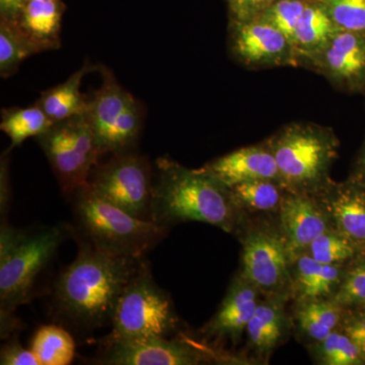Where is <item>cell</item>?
Wrapping results in <instances>:
<instances>
[{"instance_id":"obj_21","label":"cell","mask_w":365,"mask_h":365,"mask_svg":"<svg viewBox=\"0 0 365 365\" xmlns=\"http://www.w3.org/2000/svg\"><path fill=\"white\" fill-rule=\"evenodd\" d=\"M344 312L333 299L294 300L292 325L307 345L314 344L340 329Z\"/></svg>"},{"instance_id":"obj_33","label":"cell","mask_w":365,"mask_h":365,"mask_svg":"<svg viewBox=\"0 0 365 365\" xmlns=\"http://www.w3.org/2000/svg\"><path fill=\"white\" fill-rule=\"evenodd\" d=\"M340 330L357 346L365 360V309H345Z\"/></svg>"},{"instance_id":"obj_27","label":"cell","mask_w":365,"mask_h":365,"mask_svg":"<svg viewBox=\"0 0 365 365\" xmlns=\"http://www.w3.org/2000/svg\"><path fill=\"white\" fill-rule=\"evenodd\" d=\"M41 50L24 33L16 21L0 20V76L7 78L18 71L21 62Z\"/></svg>"},{"instance_id":"obj_24","label":"cell","mask_w":365,"mask_h":365,"mask_svg":"<svg viewBox=\"0 0 365 365\" xmlns=\"http://www.w3.org/2000/svg\"><path fill=\"white\" fill-rule=\"evenodd\" d=\"M230 191L235 205L247 218L248 215L278 216L289 190L277 180H254L235 185Z\"/></svg>"},{"instance_id":"obj_12","label":"cell","mask_w":365,"mask_h":365,"mask_svg":"<svg viewBox=\"0 0 365 365\" xmlns=\"http://www.w3.org/2000/svg\"><path fill=\"white\" fill-rule=\"evenodd\" d=\"M232 45L235 56L247 66H287L297 59L287 36L259 19L235 21Z\"/></svg>"},{"instance_id":"obj_17","label":"cell","mask_w":365,"mask_h":365,"mask_svg":"<svg viewBox=\"0 0 365 365\" xmlns=\"http://www.w3.org/2000/svg\"><path fill=\"white\" fill-rule=\"evenodd\" d=\"M203 169L228 188L254 180L281 182L277 163L267 143L232 151L206 163Z\"/></svg>"},{"instance_id":"obj_3","label":"cell","mask_w":365,"mask_h":365,"mask_svg":"<svg viewBox=\"0 0 365 365\" xmlns=\"http://www.w3.org/2000/svg\"><path fill=\"white\" fill-rule=\"evenodd\" d=\"M69 237L71 225L57 223L34 228H16L1 222L0 228V333L13 335L20 322L19 307L33 297L41 274Z\"/></svg>"},{"instance_id":"obj_23","label":"cell","mask_w":365,"mask_h":365,"mask_svg":"<svg viewBox=\"0 0 365 365\" xmlns=\"http://www.w3.org/2000/svg\"><path fill=\"white\" fill-rule=\"evenodd\" d=\"M337 31L324 4L309 2L295 29L292 45L297 56L313 60Z\"/></svg>"},{"instance_id":"obj_35","label":"cell","mask_w":365,"mask_h":365,"mask_svg":"<svg viewBox=\"0 0 365 365\" xmlns=\"http://www.w3.org/2000/svg\"><path fill=\"white\" fill-rule=\"evenodd\" d=\"M273 0H230L235 21H249L259 18Z\"/></svg>"},{"instance_id":"obj_36","label":"cell","mask_w":365,"mask_h":365,"mask_svg":"<svg viewBox=\"0 0 365 365\" xmlns=\"http://www.w3.org/2000/svg\"><path fill=\"white\" fill-rule=\"evenodd\" d=\"M11 150H7L2 153L0 160V215L1 222H6L7 213L11 208V185L9 178V153Z\"/></svg>"},{"instance_id":"obj_25","label":"cell","mask_w":365,"mask_h":365,"mask_svg":"<svg viewBox=\"0 0 365 365\" xmlns=\"http://www.w3.org/2000/svg\"><path fill=\"white\" fill-rule=\"evenodd\" d=\"M76 347L71 331L57 323L40 327L31 342V350L40 365L71 364Z\"/></svg>"},{"instance_id":"obj_7","label":"cell","mask_w":365,"mask_h":365,"mask_svg":"<svg viewBox=\"0 0 365 365\" xmlns=\"http://www.w3.org/2000/svg\"><path fill=\"white\" fill-rule=\"evenodd\" d=\"M37 143L67 198L88 184L91 173L104 157L86 114L53 123L37 137Z\"/></svg>"},{"instance_id":"obj_29","label":"cell","mask_w":365,"mask_h":365,"mask_svg":"<svg viewBox=\"0 0 365 365\" xmlns=\"http://www.w3.org/2000/svg\"><path fill=\"white\" fill-rule=\"evenodd\" d=\"M304 253L319 263L340 266L348 265L362 254L350 240L332 227L319 235Z\"/></svg>"},{"instance_id":"obj_8","label":"cell","mask_w":365,"mask_h":365,"mask_svg":"<svg viewBox=\"0 0 365 365\" xmlns=\"http://www.w3.org/2000/svg\"><path fill=\"white\" fill-rule=\"evenodd\" d=\"M102 86L90 100L86 113L103 155L134 151L143 128V111L136 98L103 68Z\"/></svg>"},{"instance_id":"obj_15","label":"cell","mask_w":365,"mask_h":365,"mask_svg":"<svg viewBox=\"0 0 365 365\" xmlns=\"http://www.w3.org/2000/svg\"><path fill=\"white\" fill-rule=\"evenodd\" d=\"M278 225L294 258L304 253L331 223L316 196L288 191L278 213Z\"/></svg>"},{"instance_id":"obj_28","label":"cell","mask_w":365,"mask_h":365,"mask_svg":"<svg viewBox=\"0 0 365 365\" xmlns=\"http://www.w3.org/2000/svg\"><path fill=\"white\" fill-rule=\"evenodd\" d=\"M309 350L318 364L365 365V360L357 346L340 329L323 340L309 345Z\"/></svg>"},{"instance_id":"obj_37","label":"cell","mask_w":365,"mask_h":365,"mask_svg":"<svg viewBox=\"0 0 365 365\" xmlns=\"http://www.w3.org/2000/svg\"><path fill=\"white\" fill-rule=\"evenodd\" d=\"M26 0H0V20L16 21Z\"/></svg>"},{"instance_id":"obj_1","label":"cell","mask_w":365,"mask_h":365,"mask_svg":"<svg viewBox=\"0 0 365 365\" xmlns=\"http://www.w3.org/2000/svg\"><path fill=\"white\" fill-rule=\"evenodd\" d=\"M144 259L79 244L76 259L55 280L53 318L71 332L83 335L111 326L118 302Z\"/></svg>"},{"instance_id":"obj_16","label":"cell","mask_w":365,"mask_h":365,"mask_svg":"<svg viewBox=\"0 0 365 365\" xmlns=\"http://www.w3.org/2000/svg\"><path fill=\"white\" fill-rule=\"evenodd\" d=\"M312 61L334 83L359 88L365 83V32L337 31Z\"/></svg>"},{"instance_id":"obj_31","label":"cell","mask_w":365,"mask_h":365,"mask_svg":"<svg viewBox=\"0 0 365 365\" xmlns=\"http://www.w3.org/2000/svg\"><path fill=\"white\" fill-rule=\"evenodd\" d=\"M309 4L307 0H277L257 19L275 26L292 43L295 29Z\"/></svg>"},{"instance_id":"obj_2","label":"cell","mask_w":365,"mask_h":365,"mask_svg":"<svg viewBox=\"0 0 365 365\" xmlns=\"http://www.w3.org/2000/svg\"><path fill=\"white\" fill-rule=\"evenodd\" d=\"M150 220L169 230L178 223L198 222L235 234L247 218L235 205L230 188L203 168L191 170L169 158H158Z\"/></svg>"},{"instance_id":"obj_6","label":"cell","mask_w":365,"mask_h":365,"mask_svg":"<svg viewBox=\"0 0 365 365\" xmlns=\"http://www.w3.org/2000/svg\"><path fill=\"white\" fill-rule=\"evenodd\" d=\"M184 333L172 297L155 282L144 259L118 302L106 339L174 338Z\"/></svg>"},{"instance_id":"obj_32","label":"cell","mask_w":365,"mask_h":365,"mask_svg":"<svg viewBox=\"0 0 365 365\" xmlns=\"http://www.w3.org/2000/svg\"><path fill=\"white\" fill-rule=\"evenodd\" d=\"M322 4L338 30L365 32V0H323Z\"/></svg>"},{"instance_id":"obj_14","label":"cell","mask_w":365,"mask_h":365,"mask_svg":"<svg viewBox=\"0 0 365 365\" xmlns=\"http://www.w3.org/2000/svg\"><path fill=\"white\" fill-rule=\"evenodd\" d=\"M263 297L260 290L241 273L235 275L222 304L201 330L205 342H237L246 333L249 322Z\"/></svg>"},{"instance_id":"obj_9","label":"cell","mask_w":365,"mask_h":365,"mask_svg":"<svg viewBox=\"0 0 365 365\" xmlns=\"http://www.w3.org/2000/svg\"><path fill=\"white\" fill-rule=\"evenodd\" d=\"M155 165L144 155H112L91 173L88 186L97 195L135 217L150 220Z\"/></svg>"},{"instance_id":"obj_30","label":"cell","mask_w":365,"mask_h":365,"mask_svg":"<svg viewBox=\"0 0 365 365\" xmlns=\"http://www.w3.org/2000/svg\"><path fill=\"white\" fill-rule=\"evenodd\" d=\"M333 299L345 309H365V253L346 266L342 282Z\"/></svg>"},{"instance_id":"obj_20","label":"cell","mask_w":365,"mask_h":365,"mask_svg":"<svg viewBox=\"0 0 365 365\" xmlns=\"http://www.w3.org/2000/svg\"><path fill=\"white\" fill-rule=\"evenodd\" d=\"M62 0H26L16 23L41 52L61 47Z\"/></svg>"},{"instance_id":"obj_5","label":"cell","mask_w":365,"mask_h":365,"mask_svg":"<svg viewBox=\"0 0 365 365\" xmlns=\"http://www.w3.org/2000/svg\"><path fill=\"white\" fill-rule=\"evenodd\" d=\"M289 191L314 194L332 180L330 169L338 158L339 141L333 132L314 124L284 127L267 141Z\"/></svg>"},{"instance_id":"obj_38","label":"cell","mask_w":365,"mask_h":365,"mask_svg":"<svg viewBox=\"0 0 365 365\" xmlns=\"http://www.w3.org/2000/svg\"><path fill=\"white\" fill-rule=\"evenodd\" d=\"M356 177L359 178L361 181L365 182V144L364 150H362L361 155H360L359 158V173H357Z\"/></svg>"},{"instance_id":"obj_34","label":"cell","mask_w":365,"mask_h":365,"mask_svg":"<svg viewBox=\"0 0 365 365\" xmlns=\"http://www.w3.org/2000/svg\"><path fill=\"white\" fill-rule=\"evenodd\" d=\"M1 365H40L32 350L23 347L16 336H9L0 350Z\"/></svg>"},{"instance_id":"obj_13","label":"cell","mask_w":365,"mask_h":365,"mask_svg":"<svg viewBox=\"0 0 365 365\" xmlns=\"http://www.w3.org/2000/svg\"><path fill=\"white\" fill-rule=\"evenodd\" d=\"M314 196L331 227L365 253V182L356 176L345 182L331 181Z\"/></svg>"},{"instance_id":"obj_22","label":"cell","mask_w":365,"mask_h":365,"mask_svg":"<svg viewBox=\"0 0 365 365\" xmlns=\"http://www.w3.org/2000/svg\"><path fill=\"white\" fill-rule=\"evenodd\" d=\"M91 67L88 62L71 74L64 83L43 91L37 104L42 108L53 123L85 115L90 108V100L81 91V81Z\"/></svg>"},{"instance_id":"obj_18","label":"cell","mask_w":365,"mask_h":365,"mask_svg":"<svg viewBox=\"0 0 365 365\" xmlns=\"http://www.w3.org/2000/svg\"><path fill=\"white\" fill-rule=\"evenodd\" d=\"M289 299L292 297L287 294L265 295L249 322L246 330L249 348L259 359H267L294 329L292 314L287 312Z\"/></svg>"},{"instance_id":"obj_4","label":"cell","mask_w":365,"mask_h":365,"mask_svg":"<svg viewBox=\"0 0 365 365\" xmlns=\"http://www.w3.org/2000/svg\"><path fill=\"white\" fill-rule=\"evenodd\" d=\"M68 199L72 237L78 240V244L105 253L145 258L170 230L117 207L91 191L88 185L76 190Z\"/></svg>"},{"instance_id":"obj_11","label":"cell","mask_w":365,"mask_h":365,"mask_svg":"<svg viewBox=\"0 0 365 365\" xmlns=\"http://www.w3.org/2000/svg\"><path fill=\"white\" fill-rule=\"evenodd\" d=\"M215 348L186 334L174 338L103 339L93 364L102 365H199L215 359Z\"/></svg>"},{"instance_id":"obj_19","label":"cell","mask_w":365,"mask_h":365,"mask_svg":"<svg viewBox=\"0 0 365 365\" xmlns=\"http://www.w3.org/2000/svg\"><path fill=\"white\" fill-rule=\"evenodd\" d=\"M346 266L319 263L307 253L297 255L292 261V299H333Z\"/></svg>"},{"instance_id":"obj_26","label":"cell","mask_w":365,"mask_h":365,"mask_svg":"<svg viewBox=\"0 0 365 365\" xmlns=\"http://www.w3.org/2000/svg\"><path fill=\"white\" fill-rule=\"evenodd\" d=\"M53 122L37 103L26 108H9L2 110L0 129L11 140L9 150L20 146L31 137L45 133Z\"/></svg>"},{"instance_id":"obj_10","label":"cell","mask_w":365,"mask_h":365,"mask_svg":"<svg viewBox=\"0 0 365 365\" xmlns=\"http://www.w3.org/2000/svg\"><path fill=\"white\" fill-rule=\"evenodd\" d=\"M241 273L265 295L292 297V267L294 257L279 225H242Z\"/></svg>"}]
</instances>
